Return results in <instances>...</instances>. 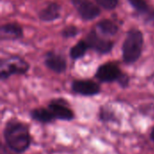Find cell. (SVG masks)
Listing matches in <instances>:
<instances>
[{
	"label": "cell",
	"mask_w": 154,
	"mask_h": 154,
	"mask_svg": "<svg viewBox=\"0 0 154 154\" xmlns=\"http://www.w3.org/2000/svg\"><path fill=\"white\" fill-rule=\"evenodd\" d=\"M3 137L6 147L14 153L27 152L32 144L29 127L17 119H11L5 123Z\"/></svg>",
	"instance_id": "cell-1"
},
{
	"label": "cell",
	"mask_w": 154,
	"mask_h": 154,
	"mask_svg": "<svg viewBox=\"0 0 154 154\" xmlns=\"http://www.w3.org/2000/svg\"><path fill=\"white\" fill-rule=\"evenodd\" d=\"M143 47V34L139 29H131L127 32L122 47L123 60L125 64H134L139 60Z\"/></svg>",
	"instance_id": "cell-2"
},
{
	"label": "cell",
	"mask_w": 154,
	"mask_h": 154,
	"mask_svg": "<svg viewBox=\"0 0 154 154\" xmlns=\"http://www.w3.org/2000/svg\"><path fill=\"white\" fill-rule=\"evenodd\" d=\"M96 78L101 83L117 82L121 87L126 88L129 85V77L123 73L116 63H106L100 65L96 72Z\"/></svg>",
	"instance_id": "cell-3"
},
{
	"label": "cell",
	"mask_w": 154,
	"mask_h": 154,
	"mask_svg": "<svg viewBox=\"0 0 154 154\" xmlns=\"http://www.w3.org/2000/svg\"><path fill=\"white\" fill-rule=\"evenodd\" d=\"M29 64L21 57L12 56L2 59L0 64V79L5 81L15 74H24L29 70Z\"/></svg>",
	"instance_id": "cell-4"
},
{
	"label": "cell",
	"mask_w": 154,
	"mask_h": 154,
	"mask_svg": "<svg viewBox=\"0 0 154 154\" xmlns=\"http://www.w3.org/2000/svg\"><path fill=\"white\" fill-rule=\"evenodd\" d=\"M86 41L90 49H93L98 54H108L114 47V42L110 39L105 38L97 33L96 29H92L86 37Z\"/></svg>",
	"instance_id": "cell-5"
},
{
	"label": "cell",
	"mask_w": 154,
	"mask_h": 154,
	"mask_svg": "<svg viewBox=\"0 0 154 154\" xmlns=\"http://www.w3.org/2000/svg\"><path fill=\"white\" fill-rule=\"evenodd\" d=\"M71 4L79 13V16L86 21L97 18L100 13V8L90 0H71Z\"/></svg>",
	"instance_id": "cell-6"
},
{
	"label": "cell",
	"mask_w": 154,
	"mask_h": 154,
	"mask_svg": "<svg viewBox=\"0 0 154 154\" xmlns=\"http://www.w3.org/2000/svg\"><path fill=\"white\" fill-rule=\"evenodd\" d=\"M48 108L52 113L56 120L70 122L75 118L73 111L69 108L67 101L63 99H54L51 101Z\"/></svg>",
	"instance_id": "cell-7"
},
{
	"label": "cell",
	"mask_w": 154,
	"mask_h": 154,
	"mask_svg": "<svg viewBox=\"0 0 154 154\" xmlns=\"http://www.w3.org/2000/svg\"><path fill=\"white\" fill-rule=\"evenodd\" d=\"M73 93L82 96H95L101 92L100 85L92 80H75L71 84Z\"/></svg>",
	"instance_id": "cell-8"
},
{
	"label": "cell",
	"mask_w": 154,
	"mask_h": 154,
	"mask_svg": "<svg viewBox=\"0 0 154 154\" xmlns=\"http://www.w3.org/2000/svg\"><path fill=\"white\" fill-rule=\"evenodd\" d=\"M128 2L145 24L154 26V8L146 0H128Z\"/></svg>",
	"instance_id": "cell-9"
},
{
	"label": "cell",
	"mask_w": 154,
	"mask_h": 154,
	"mask_svg": "<svg viewBox=\"0 0 154 154\" xmlns=\"http://www.w3.org/2000/svg\"><path fill=\"white\" fill-rule=\"evenodd\" d=\"M44 64L49 69L56 74H62L67 70L66 58L60 54L54 53L53 51H50L45 54Z\"/></svg>",
	"instance_id": "cell-10"
},
{
	"label": "cell",
	"mask_w": 154,
	"mask_h": 154,
	"mask_svg": "<svg viewBox=\"0 0 154 154\" xmlns=\"http://www.w3.org/2000/svg\"><path fill=\"white\" fill-rule=\"evenodd\" d=\"M23 36V30L16 23H7L0 27L2 40H17Z\"/></svg>",
	"instance_id": "cell-11"
},
{
	"label": "cell",
	"mask_w": 154,
	"mask_h": 154,
	"mask_svg": "<svg viewBox=\"0 0 154 154\" xmlns=\"http://www.w3.org/2000/svg\"><path fill=\"white\" fill-rule=\"evenodd\" d=\"M60 5L57 3H51L39 13V18L43 22H52L60 16Z\"/></svg>",
	"instance_id": "cell-12"
},
{
	"label": "cell",
	"mask_w": 154,
	"mask_h": 154,
	"mask_svg": "<svg viewBox=\"0 0 154 154\" xmlns=\"http://www.w3.org/2000/svg\"><path fill=\"white\" fill-rule=\"evenodd\" d=\"M30 117L40 123L42 124H47V123H53L56 119L52 113L50 111V109L47 108H35L32 109L30 112Z\"/></svg>",
	"instance_id": "cell-13"
},
{
	"label": "cell",
	"mask_w": 154,
	"mask_h": 154,
	"mask_svg": "<svg viewBox=\"0 0 154 154\" xmlns=\"http://www.w3.org/2000/svg\"><path fill=\"white\" fill-rule=\"evenodd\" d=\"M96 30L103 36H113L118 32L117 25L110 19H103L96 25Z\"/></svg>",
	"instance_id": "cell-14"
},
{
	"label": "cell",
	"mask_w": 154,
	"mask_h": 154,
	"mask_svg": "<svg viewBox=\"0 0 154 154\" xmlns=\"http://www.w3.org/2000/svg\"><path fill=\"white\" fill-rule=\"evenodd\" d=\"M90 49L89 45L88 44L86 40H80L73 47H71L69 51V55L71 59L78 60L82 58L88 52V50Z\"/></svg>",
	"instance_id": "cell-15"
},
{
	"label": "cell",
	"mask_w": 154,
	"mask_h": 154,
	"mask_svg": "<svg viewBox=\"0 0 154 154\" xmlns=\"http://www.w3.org/2000/svg\"><path fill=\"white\" fill-rule=\"evenodd\" d=\"M99 120L103 123H116L118 121L115 113L108 107H101L100 108Z\"/></svg>",
	"instance_id": "cell-16"
},
{
	"label": "cell",
	"mask_w": 154,
	"mask_h": 154,
	"mask_svg": "<svg viewBox=\"0 0 154 154\" xmlns=\"http://www.w3.org/2000/svg\"><path fill=\"white\" fill-rule=\"evenodd\" d=\"M98 5L106 9V10H113L115 9L119 3V0H95Z\"/></svg>",
	"instance_id": "cell-17"
},
{
	"label": "cell",
	"mask_w": 154,
	"mask_h": 154,
	"mask_svg": "<svg viewBox=\"0 0 154 154\" xmlns=\"http://www.w3.org/2000/svg\"><path fill=\"white\" fill-rule=\"evenodd\" d=\"M78 34H79V29L75 25H68L61 32V35L64 38L75 37Z\"/></svg>",
	"instance_id": "cell-18"
},
{
	"label": "cell",
	"mask_w": 154,
	"mask_h": 154,
	"mask_svg": "<svg viewBox=\"0 0 154 154\" xmlns=\"http://www.w3.org/2000/svg\"><path fill=\"white\" fill-rule=\"evenodd\" d=\"M150 139L154 143V126L153 128L152 129V131H151V133H150Z\"/></svg>",
	"instance_id": "cell-19"
}]
</instances>
